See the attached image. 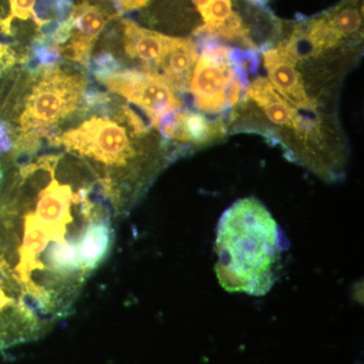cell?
Wrapping results in <instances>:
<instances>
[{
    "instance_id": "cell-1",
    "label": "cell",
    "mask_w": 364,
    "mask_h": 364,
    "mask_svg": "<svg viewBox=\"0 0 364 364\" xmlns=\"http://www.w3.org/2000/svg\"><path fill=\"white\" fill-rule=\"evenodd\" d=\"M112 208L69 153L0 156V277L45 318L74 312L114 243Z\"/></svg>"
},
{
    "instance_id": "cell-11",
    "label": "cell",
    "mask_w": 364,
    "mask_h": 364,
    "mask_svg": "<svg viewBox=\"0 0 364 364\" xmlns=\"http://www.w3.org/2000/svg\"><path fill=\"white\" fill-rule=\"evenodd\" d=\"M177 38L147 30L134 21H123L124 53L142 64V70L157 75Z\"/></svg>"
},
{
    "instance_id": "cell-5",
    "label": "cell",
    "mask_w": 364,
    "mask_h": 364,
    "mask_svg": "<svg viewBox=\"0 0 364 364\" xmlns=\"http://www.w3.org/2000/svg\"><path fill=\"white\" fill-rule=\"evenodd\" d=\"M246 53L208 43L196 60L189 88L198 109L219 114L240 102L248 87Z\"/></svg>"
},
{
    "instance_id": "cell-12",
    "label": "cell",
    "mask_w": 364,
    "mask_h": 364,
    "mask_svg": "<svg viewBox=\"0 0 364 364\" xmlns=\"http://www.w3.org/2000/svg\"><path fill=\"white\" fill-rule=\"evenodd\" d=\"M205 25L198 33L225 40L239 41L252 47L241 16L233 9V0H193Z\"/></svg>"
},
{
    "instance_id": "cell-16",
    "label": "cell",
    "mask_w": 364,
    "mask_h": 364,
    "mask_svg": "<svg viewBox=\"0 0 364 364\" xmlns=\"http://www.w3.org/2000/svg\"><path fill=\"white\" fill-rule=\"evenodd\" d=\"M122 11H131L145 6L150 0H111Z\"/></svg>"
},
{
    "instance_id": "cell-9",
    "label": "cell",
    "mask_w": 364,
    "mask_h": 364,
    "mask_svg": "<svg viewBox=\"0 0 364 364\" xmlns=\"http://www.w3.org/2000/svg\"><path fill=\"white\" fill-rule=\"evenodd\" d=\"M363 18L360 0H343L338 6L306 21L299 33L312 51L320 54L345 40L360 37Z\"/></svg>"
},
{
    "instance_id": "cell-2",
    "label": "cell",
    "mask_w": 364,
    "mask_h": 364,
    "mask_svg": "<svg viewBox=\"0 0 364 364\" xmlns=\"http://www.w3.org/2000/svg\"><path fill=\"white\" fill-rule=\"evenodd\" d=\"M148 128L129 105L90 90L87 107L47 141L90 170L114 217H124L148 189L160 156Z\"/></svg>"
},
{
    "instance_id": "cell-15",
    "label": "cell",
    "mask_w": 364,
    "mask_h": 364,
    "mask_svg": "<svg viewBox=\"0 0 364 364\" xmlns=\"http://www.w3.org/2000/svg\"><path fill=\"white\" fill-rule=\"evenodd\" d=\"M30 52L21 49L16 43L0 42V105L25 70Z\"/></svg>"
},
{
    "instance_id": "cell-6",
    "label": "cell",
    "mask_w": 364,
    "mask_h": 364,
    "mask_svg": "<svg viewBox=\"0 0 364 364\" xmlns=\"http://www.w3.org/2000/svg\"><path fill=\"white\" fill-rule=\"evenodd\" d=\"M95 76L109 92L136 105L150 117L156 128L163 117L179 111L182 100L159 76L143 70L119 68L112 56H102L95 61Z\"/></svg>"
},
{
    "instance_id": "cell-4",
    "label": "cell",
    "mask_w": 364,
    "mask_h": 364,
    "mask_svg": "<svg viewBox=\"0 0 364 364\" xmlns=\"http://www.w3.org/2000/svg\"><path fill=\"white\" fill-rule=\"evenodd\" d=\"M287 243L262 203L237 200L218 223L215 272L220 284L230 293L265 296L279 279Z\"/></svg>"
},
{
    "instance_id": "cell-14",
    "label": "cell",
    "mask_w": 364,
    "mask_h": 364,
    "mask_svg": "<svg viewBox=\"0 0 364 364\" xmlns=\"http://www.w3.org/2000/svg\"><path fill=\"white\" fill-rule=\"evenodd\" d=\"M246 93L259 105L272 123L294 129L301 127V117L296 107L282 97L267 78H256L248 85Z\"/></svg>"
},
{
    "instance_id": "cell-10",
    "label": "cell",
    "mask_w": 364,
    "mask_h": 364,
    "mask_svg": "<svg viewBox=\"0 0 364 364\" xmlns=\"http://www.w3.org/2000/svg\"><path fill=\"white\" fill-rule=\"evenodd\" d=\"M298 57L291 41L263 52L265 69L273 87L296 109L312 111V100L296 69Z\"/></svg>"
},
{
    "instance_id": "cell-7",
    "label": "cell",
    "mask_w": 364,
    "mask_h": 364,
    "mask_svg": "<svg viewBox=\"0 0 364 364\" xmlns=\"http://www.w3.org/2000/svg\"><path fill=\"white\" fill-rule=\"evenodd\" d=\"M117 14L109 13L104 7L81 2L72 9L65 21L51 35L50 45L60 58L78 65L88 66L91 52L109 21Z\"/></svg>"
},
{
    "instance_id": "cell-17",
    "label": "cell",
    "mask_w": 364,
    "mask_h": 364,
    "mask_svg": "<svg viewBox=\"0 0 364 364\" xmlns=\"http://www.w3.org/2000/svg\"><path fill=\"white\" fill-rule=\"evenodd\" d=\"M247 1L254 6L264 7L269 0H247Z\"/></svg>"
},
{
    "instance_id": "cell-13",
    "label": "cell",
    "mask_w": 364,
    "mask_h": 364,
    "mask_svg": "<svg viewBox=\"0 0 364 364\" xmlns=\"http://www.w3.org/2000/svg\"><path fill=\"white\" fill-rule=\"evenodd\" d=\"M155 129L170 140L203 145L222 136L224 126L221 122L210 121L200 112L179 109L163 117Z\"/></svg>"
},
{
    "instance_id": "cell-8",
    "label": "cell",
    "mask_w": 364,
    "mask_h": 364,
    "mask_svg": "<svg viewBox=\"0 0 364 364\" xmlns=\"http://www.w3.org/2000/svg\"><path fill=\"white\" fill-rule=\"evenodd\" d=\"M54 324L0 277V352L43 338Z\"/></svg>"
},
{
    "instance_id": "cell-3",
    "label": "cell",
    "mask_w": 364,
    "mask_h": 364,
    "mask_svg": "<svg viewBox=\"0 0 364 364\" xmlns=\"http://www.w3.org/2000/svg\"><path fill=\"white\" fill-rule=\"evenodd\" d=\"M90 79L72 64L57 61L21 72L0 105V123L11 142L4 156H28L87 107ZM2 156V155H0Z\"/></svg>"
}]
</instances>
